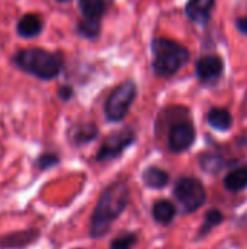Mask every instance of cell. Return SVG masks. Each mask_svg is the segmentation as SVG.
Masks as SVG:
<instances>
[{
    "instance_id": "10",
    "label": "cell",
    "mask_w": 247,
    "mask_h": 249,
    "mask_svg": "<svg viewBox=\"0 0 247 249\" xmlns=\"http://www.w3.org/2000/svg\"><path fill=\"white\" fill-rule=\"evenodd\" d=\"M41 232L33 228L15 231L0 236V249H25L39 239Z\"/></svg>"
},
{
    "instance_id": "25",
    "label": "cell",
    "mask_w": 247,
    "mask_h": 249,
    "mask_svg": "<svg viewBox=\"0 0 247 249\" xmlns=\"http://www.w3.org/2000/svg\"><path fill=\"white\" fill-rule=\"evenodd\" d=\"M57 1H61V3H64V1H68V0H57Z\"/></svg>"
},
{
    "instance_id": "17",
    "label": "cell",
    "mask_w": 247,
    "mask_h": 249,
    "mask_svg": "<svg viewBox=\"0 0 247 249\" xmlns=\"http://www.w3.org/2000/svg\"><path fill=\"white\" fill-rule=\"evenodd\" d=\"M207 123L217 131H229L233 127V117L226 108H211L207 114Z\"/></svg>"
},
{
    "instance_id": "16",
    "label": "cell",
    "mask_w": 247,
    "mask_h": 249,
    "mask_svg": "<svg viewBox=\"0 0 247 249\" xmlns=\"http://www.w3.org/2000/svg\"><path fill=\"white\" fill-rule=\"evenodd\" d=\"M226 220V216L224 213L220 210V209H210L205 214H204V219H202V223L199 225L198 231H197V235L194 238L195 242L198 241H204L217 226H220L223 222Z\"/></svg>"
},
{
    "instance_id": "18",
    "label": "cell",
    "mask_w": 247,
    "mask_h": 249,
    "mask_svg": "<svg viewBox=\"0 0 247 249\" xmlns=\"http://www.w3.org/2000/svg\"><path fill=\"white\" fill-rule=\"evenodd\" d=\"M42 29V22L41 19L33 15V13H28V15H23L19 22H17V26H16V31L20 36L23 38H32L35 35H38Z\"/></svg>"
},
{
    "instance_id": "7",
    "label": "cell",
    "mask_w": 247,
    "mask_h": 249,
    "mask_svg": "<svg viewBox=\"0 0 247 249\" xmlns=\"http://www.w3.org/2000/svg\"><path fill=\"white\" fill-rule=\"evenodd\" d=\"M137 142V134L131 127H124L118 131L111 133L100 144L95 155V162H112L119 159L127 149H130Z\"/></svg>"
},
{
    "instance_id": "22",
    "label": "cell",
    "mask_w": 247,
    "mask_h": 249,
    "mask_svg": "<svg viewBox=\"0 0 247 249\" xmlns=\"http://www.w3.org/2000/svg\"><path fill=\"white\" fill-rule=\"evenodd\" d=\"M61 162L60 156L54 152H45L42 155H39L35 160V165L39 171H48V169H52L55 166H58Z\"/></svg>"
},
{
    "instance_id": "2",
    "label": "cell",
    "mask_w": 247,
    "mask_h": 249,
    "mask_svg": "<svg viewBox=\"0 0 247 249\" xmlns=\"http://www.w3.org/2000/svg\"><path fill=\"white\" fill-rule=\"evenodd\" d=\"M189 114L183 105H170L157 117L156 128L162 125L167 128V149L175 155L188 152L195 144L197 130Z\"/></svg>"
},
{
    "instance_id": "8",
    "label": "cell",
    "mask_w": 247,
    "mask_h": 249,
    "mask_svg": "<svg viewBox=\"0 0 247 249\" xmlns=\"http://www.w3.org/2000/svg\"><path fill=\"white\" fill-rule=\"evenodd\" d=\"M195 73L202 85H215L224 74V61L217 54L202 55L195 63Z\"/></svg>"
},
{
    "instance_id": "5",
    "label": "cell",
    "mask_w": 247,
    "mask_h": 249,
    "mask_svg": "<svg viewBox=\"0 0 247 249\" xmlns=\"http://www.w3.org/2000/svg\"><path fill=\"white\" fill-rule=\"evenodd\" d=\"M172 196L183 216H189L198 212L208 200L204 182L197 177L188 175H182L175 181Z\"/></svg>"
},
{
    "instance_id": "12",
    "label": "cell",
    "mask_w": 247,
    "mask_h": 249,
    "mask_svg": "<svg viewBox=\"0 0 247 249\" xmlns=\"http://www.w3.org/2000/svg\"><path fill=\"white\" fill-rule=\"evenodd\" d=\"M176 214H178L176 204L167 198H159L151 206V217L157 225L169 226L176 219Z\"/></svg>"
},
{
    "instance_id": "9",
    "label": "cell",
    "mask_w": 247,
    "mask_h": 249,
    "mask_svg": "<svg viewBox=\"0 0 247 249\" xmlns=\"http://www.w3.org/2000/svg\"><path fill=\"white\" fill-rule=\"evenodd\" d=\"M199 168L208 175H220L223 171L236 168L240 160L239 159H229L215 152H204L198 156Z\"/></svg>"
},
{
    "instance_id": "19",
    "label": "cell",
    "mask_w": 247,
    "mask_h": 249,
    "mask_svg": "<svg viewBox=\"0 0 247 249\" xmlns=\"http://www.w3.org/2000/svg\"><path fill=\"white\" fill-rule=\"evenodd\" d=\"M79 9L84 19L100 20L106 12L105 0H79Z\"/></svg>"
},
{
    "instance_id": "13",
    "label": "cell",
    "mask_w": 247,
    "mask_h": 249,
    "mask_svg": "<svg viewBox=\"0 0 247 249\" xmlns=\"http://www.w3.org/2000/svg\"><path fill=\"white\" fill-rule=\"evenodd\" d=\"M141 181L143 184L150 188V190H165L169 182H170V175L166 169L160 168V166H156V165H151V166H147L143 169L141 172Z\"/></svg>"
},
{
    "instance_id": "4",
    "label": "cell",
    "mask_w": 247,
    "mask_h": 249,
    "mask_svg": "<svg viewBox=\"0 0 247 249\" xmlns=\"http://www.w3.org/2000/svg\"><path fill=\"white\" fill-rule=\"evenodd\" d=\"M15 63L23 71L42 80H51L57 77L63 69L61 57L42 48L20 50L15 55Z\"/></svg>"
},
{
    "instance_id": "20",
    "label": "cell",
    "mask_w": 247,
    "mask_h": 249,
    "mask_svg": "<svg viewBox=\"0 0 247 249\" xmlns=\"http://www.w3.org/2000/svg\"><path fill=\"white\" fill-rule=\"evenodd\" d=\"M137 244H138L137 232H124L111 241L109 249H134Z\"/></svg>"
},
{
    "instance_id": "21",
    "label": "cell",
    "mask_w": 247,
    "mask_h": 249,
    "mask_svg": "<svg viewBox=\"0 0 247 249\" xmlns=\"http://www.w3.org/2000/svg\"><path fill=\"white\" fill-rule=\"evenodd\" d=\"M77 32L80 36L87 38V39H95L100 34V20H93V19H83L77 25Z\"/></svg>"
},
{
    "instance_id": "11",
    "label": "cell",
    "mask_w": 247,
    "mask_h": 249,
    "mask_svg": "<svg viewBox=\"0 0 247 249\" xmlns=\"http://www.w3.org/2000/svg\"><path fill=\"white\" fill-rule=\"evenodd\" d=\"M215 0H189L185 6L186 16L197 25L205 26L213 15Z\"/></svg>"
},
{
    "instance_id": "3",
    "label": "cell",
    "mask_w": 247,
    "mask_h": 249,
    "mask_svg": "<svg viewBox=\"0 0 247 249\" xmlns=\"http://www.w3.org/2000/svg\"><path fill=\"white\" fill-rule=\"evenodd\" d=\"M151 54V69L157 77H170L176 74L191 57V53L186 47L163 36L153 38Z\"/></svg>"
},
{
    "instance_id": "23",
    "label": "cell",
    "mask_w": 247,
    "mask_h": 249,
    "mask_svg": "<svg viewBox=\"0 0 247 249\" xmlns=\"http://www.w3.org/2000/svg\"><path fill=\"white\" fill-rule=\"evenodd\" d=\"M58 96L61 98V101H70L73 98V88L68 85H64L58 89Z\"/></svg>"
},
{
    "instance_id": "26",
    "label": "cell",
    "mask_w": 247,
    "mask_h": 249,
    "mask_svg": "<svg viewBox=\"0 0 247 249\" xmlns=\"http://www.w3.org/2000/svg\"><path fill=\"white\" fill-rule=\"evenodd\" d=\"M76 249H82V248H76Z\"/></svg>"
},
{
    "instance_id": "15",
    "label": "cell",
    "mask_w": 247,
    "mask_h": 249,
    "mask_svg": "<svg viewBox=\"0 0 247 249\" xmlns=\"http://www.w3.org/2000/svg\"><path fill=\"white\" fill-rule=\"evenodd\" d=\"M98 137H99V128L93 123L77 124V125L71 127L70 131H68L70 142L74 146H77V147L84 146V144H89V143L95 142Z\"/></svg>"
},
{
    "instance_id": "24",
    "label": "cell",
    "mask_w": 247,
    "mask_h": 249,
    "mask_svg": "<svg viewBox=\"0 0 247 249\" xmlns=\"http://www.w3.org/2000/svg\"><path fill=\"white\" fill-rule=\"evenodd\" d=\"M234 25H236V28H237V31L240 34H243V35L247 36V15L237 18L236 22H234Z\"/></svg>"
},
{
    "instance_id": "6",
    "label": "cell",
    "mask_w": 247,
    "mask_h": 249,
    "mask_svg": "<svg viewBox=\"0 0 247 249\" xmlns=\"http://www.w3.org/2000/svg\"><path fill=\"white\" fill-rule=\"evenodd\" d=\"M137 98V85L125 80L118 85L105 102V117L109 123H121L128 115L131 105Z\"/></svg>"
},
{
    "instance_id": "14",
    "label": "cell",
    "mask_w": 247,
    "mask_h": 249,
    "mask_svg": "<svg viewBox=\"0 0 247 249\" xmlns=\"http://www.w3.org/2000/svg\"><path fill=\"white\" fill-rule=\"evenodd\" d=\"M223 185L230 194H240L247 190V163L230 169L223 178Z\"/></svg>"
},
{
    "instance_id": "1",
    "label": "cell",
    "mask_w": 247,
    "mask_h": 249,
    "mask_svg": "<svg viewBox=\"0 0 247 249\" xmlns=\"http://www.w3.org/2000/svg\"><path fill=\"white\" fill-rule=\"evenodd\" d=\"M131 198V188L125 179H114L100 193L89 220V238L93 241L103 239L114 223L127 210Z\"/></svg>"
}]
</instances>
